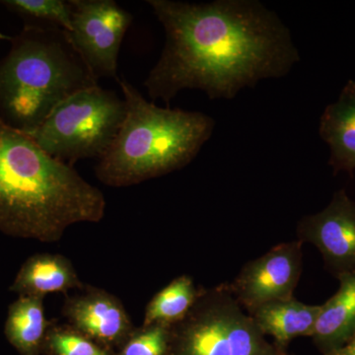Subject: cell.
<instances>
[{"instance_id":"cell-1","label":"cell","mask_w":355,"mask_h":355,"mask_svg":"<svg viewBox=\"0 0 355 355\" xmlns=\"http://www.w3.org/2000/svg\"><path fill=\"white\" fill-rule=\"evenodd\" d=\"M147 3L165 32L164 48L144 83L153 102L169 106L186 89L232 100L242 89L287 76L300 62L288 28L258 0Z\"/></svg>"},{"instance_id":"cell-2","label":"cell","mask_w":355,"mask_h":355,"mask_svg":"<svg viewBox=\"0 0 355 355\" xmlns=\"http://www.w3.org/2000/svg\"><path fill=\"white\" fill-rule=\"evenodd\" d=\"M105 207L99 189L0 116V231L57 241L73 224L101 220Z\"/></svg>"},{"instance_id":"cell-3","label":"cell","mask_w":355,"mask_h":355,"mask_svg":"<svg viewBox=\"0 0 355 355\" xmlns=\"http://www.w3.org/2000/svg\"><path fill=\"white\" fill-rule=\"evenodd\" d=\"M10 43L0 60V116L20 132H34L62 103L99 85L62 28L25 24Z\"/></svg>"},{"instance_id":"cell-4","label":"cell","mask_w":355,"mask_h":355,"mask_svg":"<svg viewBox=\"0 0 355 355\" xmlns=\"http://www.w3.org/2000/svg\"><path fill=\"white\" fill-rule=\"evenodd\" d=\"M127 114L96 174L111 186H128L190 164L214 133L216 121L202 112L160 108L125 78L116 79Z\"/></svg>"},{"instance_id":"cell-5","label":"cell","mask_w":355,"mask_h":355,"mask_svg":"<svg viewBox=\"0 0 355 355\" xmlns=\"http://www.w3.org/2000/svg\"><path fill=\"white\" fill-rule=\"evenodd\" d=\"M125 114L123 97L97 85L62 103L27 135L51 157L72 166L81 159H100L108 153Z\"/></svg>"},{"instance_id":"cell-6","label":"cell","mask_w":355,"mask_h":355,"mask_svg":"<svg viewBox=\"0 0 355 355\" xmlns=\"http://www.w3.org/2000/svg\"><path fill=\"white\" fill-rule=\"evenodd\" d=\"M168 355H288L268 343L227 284L200 292L189 314L171 327Z\"/></svg>"},{"instance_id":"cell-7","label":"cell","mask_w":355,"mask_h":355,"mask_svg":"<svg viewBox=\"0 0 355 355\" xmlns=\"http://www.w3.org/2000/svg\"><path fill=\"white\" fill-rule=\"evenodd\" d=\"M72 44L96 78L118 79L119 55L132 13L114 0H70Z\"/></svg>"},{"instance_id":"cell-8","label":"cell","mask_w":355,"mask_h":355,"mask_svg":"<svg viewBox=\"0 0 355 355\" xmlns=\"http://www.w3.org/2000/svg\"><path fill=\"white\" fill-rule=\"evenodd\" d=\"M303 243H280L243 266L229 291L246 312L273 301L294 298L302 273Z\"/></svg>"},{"instance_id":"cell-9","label":"cell","mask_w":355,"mask_h":355,"mask_svg":"<svg viewBox=\"0 0 355 355\" xmlns=\"http://www.w3.org/2000/svg\"><path fill=\"white\" fill-rule=\"evenodd\" d=\"M296 232L298 241L319 250L336 279L355 275V202L347 191H336L323 210L302 217Z\"/></svg>"},{"instance_id":"cell-10","label":"cell","mask_w":355,"mask_h":355,"mask_svg":"<svg viewBox=\"0 0 355 355\" xmlns=\"http://www.w3.org/2000/svg\"><path fill=\"white\" fill-rule=\"evenodd\" d=\"M319 133L330 147L329 165L334 172L355 170V80L347 81L336 101L324 108Z\"/></svg>"},{"instance_id":"cell-11","label":"cell","mask_w":355,"mask_h":355,"mask_svg":"<svg viewBox=\"0 0 355 355\" xmlns=\"http://www.w3.org/2000/svg\"><path fill=\"white\" fill-rule=\"evenodd\" d=\"M321 309L322 305H307L292 298L266 303L248 314L263 335L272 336L277 347L286 350L294 338L312 335Z\"/></svg>"},{"instance_id":"cell-12","label":"cell","mask_w":355,"mask_h":355,"mask_svg":"<svg viewBox=\"0 0 355 355\" xmlns=\"http://www.w3.org/2000/svg\"><path fill=\"white\" fill-rule=\"evenodd\" d=\"M70 322L89 338L100 342H118L130 331V320L118 300L104 293H93L71 302Z\"/></svg>"},{"instance_id":"cell-13","label":"cell","mask_w":355,"mask_h":355,"mask_svg":"<svg viewBox=\"0 0 355 355\" xmlns=\"http://www.w3.org/2000/svg\"><path fill=\"white\" fill-rule=\"evenodd\" d=\"M338 280V291L322 305L311 335L323 355L342 347L355 333V275Z\"/></svg>"},{"instance_id":"cell-14","label":"cell","mask_w":355,"mask_h":355,"mask_svg":"<svg viewBox=\"0 0 355 355\" xmlns=\"http://www.w3.org/2000/svg\"><path fill=\"white\" fill-rule=\"evenodd\" d=\"M79 286L76 270L64 257L40 254L26 261L16 275L11 291L21 296L43 298Z\"/></svg>"},{"instance_id":"cell-15","label":"cell","mask_w":355,"mask_h":355,"mask_svg":"<svg viewBox=\"0 0 355 355\" xmlns=\"http://www.w3.org/2000/svg\"><path fill=\"white\" fill-rule=\"evenodd\" d=\"M46 322L43 298L20 296L9 307L6 335L22 355H36L44 342Z\"/></svg>"},{"instance_id":"cell-16","label":"cell","mask_w":355,"mask_h":355,"mask_svg":"<svg viewBox=\"0 0 355 355\" xmlns=\"http://www.w3.org/2000/svg\"><path fill=\"white\" fill-rule=\"evenodd\" d=\"M198 294L200 292L190 277L183 275L173 280L147 306L144 327L154 324L173 326L179 323L189 314Z\"/></svg>"},{"instance_id":"cell-17","label":"cell","mask_w":355,"mask_h":355,"mask_svg":"<svg viewBox=\"0 0 355 355\" xmlns=\"http://www.w3.org/2000/svg\"><path fill=\"white\" fill-rule=\"evenodd\" d=\"M11 12L25 20V24L57 26L67 32L71 29L72 6L64 0H2Z\"/></svg>"},{"instance_id":"cell-18","label":"cell","mask_w":355,"mask_h":355,"mask_svg":"<svg viewBox=\"0 0 355 355\" xmlns=\"http://www.w3.org/2000/svg\"><path fill=\"white\" fill-rule=\"evenodd\" d=\"M171 327L154 324L133 336L121 355H168L171 343Z\"/></svg>"},{"instance_id":"cell-19","label":"cell","mask_w":355,"mask_h":355,"mask_svg":"<svg viewBox=\"0 0 355 355\" xmlns=\"http://www.w3.org/2000/svg\"><path fill=\"white\" fill-rule=\"evenodd\" d=\"M49 347L55 355H109L85 336L71 331H55L49 336Z\"/></svg>"},{"instance_id":"cell-20","label":"cell","mask_w":355,"mask_h":355,"mask_svg":"<svg viewBox=\"0 0 355 355\" xmlns=\"http://www.w3.org/2000/svg\"><path fill=\"white\" fill-rule=\"evenodd\" d=\"M324 355H355V333L342 347Z\"/></svg>"},{"instance_id":"cell-21","label":"cell","mask_w":355,"mask_h":355,"mask_svg":"<svg viewBox=\"0 0 355 355\" xmlns=\"http://www.w3.org/2000/svg\"><path fill=\"white\" fill-rule=\"evenodd\" d=\"M12 40V37L8 36V35L3 34V33L0 32V43L1 42H11Z\"/></svg>"}]
</instances>
